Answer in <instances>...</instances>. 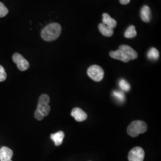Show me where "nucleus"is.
Here are the masks:
<instances>
[{"mask_svg":"<svg viewBox=\"0 0 161 161\" xmlns=\"http://www.w3.org/2000/svg\"><path fill=\"white\" fill-rule=\"evenodd\" d=\"M113 95L115 97V98L120 103H122L125 101V97L124 95V93L120 91H114L113 92Z\"/></svg>","mask_w":161,"mask_h":161,"instance_id":"a211bd4d","label":"nucleus"},{"mask_svg":"<svg viewBox=\"0 0 161 161\" xmlns=\"http://www.w3.org/2000/svg\"><path fill=\"white\" fill-rule=\"evenodd\" d=\"M87 74L92 80L100 82L103 79L104 70L98 65H92L87 70Z\"/></svg>","mask_w":161,"mask_h":161,"instance_id":"7ed1b4c3","label":"nucleus"},{"mask_svg":"<svg viewBox=\"0 0 161 161\" xmlns=\"http://www.w3.org/2000/svg\"><path fill=\"white\" fill-rule=\"evenodd\" d=\"M119 3L122 5H127L130 3V0H119Z\"/></svg>","mask_w":161,"mask_h":161,"instance_id":"4be33fe9","label":"nucleus"},{"mask_svg":"<svg viewBox=\"0 0 161 161\" xmlns=\"http://www.w3.org/2000/svg\"><path fill=\"white\" fill-rule=\"evenodd\" d=\"M98 29L100 32L104 36L110 37L114 34V29L110 28L109 26H106L103 23H100L98 25Z\"/></svg>","mask_w":161,"mask_h":161,"instance_id":"ddd939ff","label":"nucleus"},{"mask_svg":"<svg viewBox=\"0 0 161 161\" xmlns=\"http://www.w3.org/2000/svg\"><path fill=\"white\" fill-rule=\"evenodd\" d=\"M136 35L137 31L136 30V27L134 25L129 26L124 33V36L127 38H132L136 36Z\"/></svg>","mask_w":161,"mask_h":161,"instance_id":"2eb2a0df","label":"nucleus"},{"mask_svg":"<svg viewBox=\"0 0 161 161\" xmlns=\"http://www.w3.org/2000/svg\"><path fill=\"white\" fill-rule=\"evenodd\" d=\"M13 155V152L7 147H3L0 149V161L10 160Z\"/></svg>","mask_w":161,"mask_h":161,"instance_id":"1a4fd4ad","label":"nucleus"},{"mask_svg":"<svg viewBox=\"0 0 161 161\" xmlns=\"http://www.w3.org/2000/svg\"><path fill=\"white\" fill-rule=\"evenodd\" d=\"M147 130V126L144 121H134L128 127L127 132L131 137H136L139 134L146 132Z\"/></svg>","mask_w":161,"mask_h":161,"instance_id":"f03ea898","label":"nucleus"},{"mask_svg":"<svg viewBox=\"0 0 161 161\" xmlns=\"http://www.w3.org/2000/svg\"><path fill=\"white\" fill-rule=\"evenodd\" d=\"M147 58L151 60H157L159 58V53L155 48H150L148 53Z\"/></svg>","mask_w":161,"mask_h":161,"instance_id":"dca6fc26","label":"nucleus"},{"mask_svg":"<svg viewBox=\"0 0 161 161\" xmlns=\"http://www.w3.org/2000/svg\"></svg>","mask_w":161,"mask_h":161,"instance_id":"5701e85b","label":"nucleus"},{"mask_svg":"<svg viewBox=\"0 0 161 161\" xmlns=\"http://www.w3.org/2000/svg\"><path fill=\"white\" fill-rule=\"evenodd\" d=\"M109 55L111 58H113L114 59L121 60L122 62H125V63H127L130 60V59L124 53V52H122L120 50L110 52Z\"/></svg>","mask_w":161,"mask_h":161,"instance_id":"6e6552de","label":"nucleus"},{"mask_svg":"<svg viewBox=\"0 0 161 161\" xmlns=\"http://www.w3.org/2000/svg\"><path fill=\"white\" fill-rule=\"evenodd\" d=\"M34 116L35 118L37 120H38V121L42 120L43 118H44V117L43 115L41 114L40 112H38V111L36 110V111L35 112Z\"/></svg>","mask_w":161,"mask_h":161,"instance_id":"412c9836","label":"nucleus"},{"mask_svg":"<svg viewBox=\"0 0 161 161\" xmlns=\"http://www.w3.org/2000/svg\"><path fill=\"white\" fill-rule=\"evenodd\" d=\"M71 115L72 117L75 118V120L78 122L85 121L86 120L88 117L86 113L78 108H75L72 109Z\"/></svg>","mask_w":161,"mask_h":161,"instance_id":"0eeeda50","label":"nucleus"},{"mask_svg":"<svg viewBox=\"0 0 161 161\" xmlns=\"http://www.w3.org/2000/svg\"><path fill=\"white\" fill-rule=\"evenodd\" d=\"M8 13V10L3 3L0 2V17H5Z\"/></svg>","mask_w":161,"mask_h":161,"instance_id":"6ab92c4d","label":"nucleus"},{"mask_svg":"<svg viewBox=\"0 0 161 161\" xmlns=\"http://www.w3.org/2000/svg\"><path fill=\"white\" fill-rule=\"evenodd\" d=\"M119 86H120L121 90L124 92H129L131 89L130 84L125 80H121L119 82Z\"/></svg>","mask_w":161,"mask_h":161,"instance_id":"f3484780","label":"nucleus"},{"mask_svg":"<svg viewBox=\"0 0 161 161\" xmlns=\"http://www.w3.org/2000/svg\"><path fill=\"white\" fill-rule=\"evenodd\" d=\"M62 32V27L58 23H52L46 26L41 31V37L44 40L52 41L57 40Z\"/></svg>","mask_w":161,"mask_h":161,"instance_id":"f257e3e1","label":"nucleus"},{"mask_svg":"<svg viewBox=\"0 0 161 161\" xmlns=\"http://www.w3.org/2000/svg\"><path fill=\"white\" fill-rule=\"evenodd\" d=\"M13 61L17 64L18 69L21 71H25L29 69V62L19 53H16L13 54Z\"/></svg>","mask_w":161,"mask_h":161,"instance_id":"20e7f679","label":"nucleus"},{"mask_svg":"<svg viewBox=\"0 0 161 161\" xmlns=\"http://www.w3.org/2000/svg\"><path fill=\"white\" fill-rule=\"evenodd\" d=\"M103 23L110 28L114 29L117 25V22L114 19L110 17L109 14L103 13Z\"/></svg>","mask_w":161,"mask_h":161,"instance_id":"9b49d317","label":"nucleus"},{"mask_svg":"<svg viewBox=\"0 0 161 161\" xmlns=\"http://www.w3.org/2000/svg\"><path fill=\"white\" fill-rule=\"evenodd\" d=\"M144 152L140 147H134L128 154L129 161H143L144 158Z\"/></svg>","mask_w":161,"mask_h":161,"instance_id":"39448f33","label":"nucleus"},{"mask_svg":"<svg viewBox=\"0 0 161 161\" xmlns=\"http://www.w3.org/2000/svg\"><path fill=\"white\" fill-rule=\"evenodd\" d=\"M140 17L144 22H149L151 19V10L149 6H144L140 10Z\"/></svg>","mask_w":161,"mask_h":161,"instance_id":"9d476101","label":"nucleus"},{"mask_svg":"<svg viewBox=\"0 0 161 161\" xmlns=\"http://www.w3.org/2000/svg\"><path fill=\"white\" fill-rule=\"evenodd\" d=\"M119 50L124 52L130 60H134L138 58V54L132 48L127 45H121L119 47Z\"/></svg>","mask_w":161,"mask_h":161,"instance_id":"423d86ee","label":"nucleus"},{"mask_svg":"<svg viewBox=\"0 0 161 161\" xmlns=\"http://www.w3.org/2000/svg\"><path fill=\"white\" fill-rule=\"evenodd\" d=\"M50 137L52 140L54 142L55 145L56 146H59L62 144L64 137V133L62 131H60L56 133L51 134Z\"/></svg>","mask_w":161,"mask_h":161,"instance_id":"f8f14e48","label":"nucleus"},{"mask_svg":"<svg viewBox=\"0 0 161 161\" xmlns=\"http://www.w3.org/2000/svg\"><path fill=\"white\" fill-rule=\"evenodd\" d=\"M50 107L48 104L38 102L36 110L40 112L44 116H46L50 112Z\"/></svg>","mask_w":161,"mask_h":161,"instance_id":"4468645a","label":"nucleus"},{"mask_svg":"<svg viewBox=\"0 0 161 161\" xmlns=\"http://www.w3.org/2000/svg\"><path fill=\"white\" fill-rule=\"evenodd\" d=\"M7 74H6L5 69L4 68L0 65V82H3L6 80Z\"/></svg>","mask_w":161,"mask_h":161,"instance_id":"aec40b11","label":"nucleus"}]
</instances>
